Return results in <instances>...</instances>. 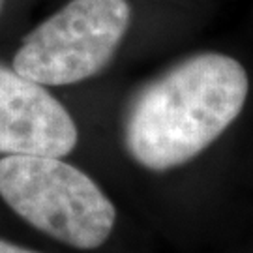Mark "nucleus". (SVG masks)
<instances>
[{
  "instance_id": "nucleus-1",
  "label": "nucleus",
  "mask_w": 253,
  "mask_h": 253,
  "mask_svg": "<svg viewBox=\"0 0 253 253\" xmlns=\"http://www.w3.org/2000/svg\"><path fill=\"white\" fill-rule=\"evenodd\" d=\"M248 90V73L233 56L182 60L133 98L124 120L127 154L150 171L180 167L235 122Z\"/></svg>"
},
{
  "instance_id": "nucleus-2",
  "label": "nucleus",
  "mask_w": 253,
  "mask_h": 253,
  "mask_svg": "<svg viewBox=\"0 0 253 253\" xmlns=\"http://www.w3.org/2000/svg\"><path fill=\"white\" fill-rule=\"evenodd\" d=\"M0 197L30 225L77 250L100 248L117 219L98 184L53 156H4Z\"/></svg>"
},
{
  "instance_id": "nucleus-3",
  "label": "nucleus",
  "mask_w": 253,
  "mask_h": 253,
  "mask_svg": "<svg viewBox=\"0 0 253 253\" xmlns=\"http://www.w3.org/2000/svg\"><path fill=\"white\" fill-rule=\"evenodd\" d=\"M126 0H72L28 34L13 70L43 86H62L100 73L126 36Z\"/></svg>"
},
{
  "instance_id": "nucleus-4",
  "label": "nucleus",
  "mask_w": 253,
  "mask_h": 253,
  "mask_svg": "<svg viewBox=\"0 0 253 253\" xmlns=\"http://www.w3.org/2000/svg\"><path fill=\"white\" fill-rule=\"evenodd\" d=\"M77 139L72 115L43 84L0 64V154L64 158Z\"/></svg>"
},
{
  "instance_id": "nucleus-5",
  "label": "nucleus",
  "mask_w": 253,
  "mask_h": 253,
  "mask_svg": "<svg viewBox=\"0 0 253 253\" xmlns=\"http://www.w3.org/2000/svg\"><path fill=\"white\" fill-rule=\"evenodd\" d=\"M0 253H40V252H32V250L21 248V246L11 244L8 240H2V238H0Z\"/></svg>"
},
{
  "instance_id": "nucleus-6",
  "label": "nucleus",
  "mask_w": 253,
  "mask_h": 253,
  "mask_svg": "<svg viewBox=\"0 0 253 253\" xmlns=\"http://www.w3.org/2000/svg\"><path fill=\"white\" fill-rule=\"evenodd\" d=\"M2 6H4V0H0V9H2Z\"/></svg>"
}]
</instances>
